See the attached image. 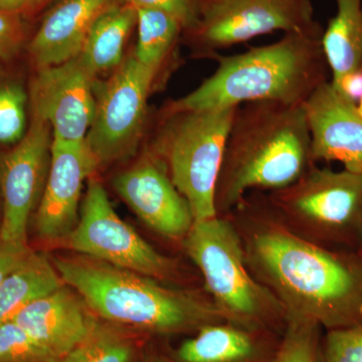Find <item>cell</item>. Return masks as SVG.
<instances>
[{
  "mask_svg": "<svg viewBox=\"0 0 362 362\" xmlns=\"http://www.w3.org/2000/svg\"><path fill=\"white\" fill-rule=\"evenodd\" d=\"M359 252H361V254L362 255V247H361V249L359 250Z\"/></svg>",
  "mask_w": 362,
  "mask_h": 362,
  "instance_id": "37",
  "label": "cell"
},
{
  "mask_svg": "<svg viewBox=\"0 0 362 362\" xmlns=\"http://www.w3.org/2000/svg\"><path fill=\"white\" fill-rule=\"evenodd\" d=\"M58 356L13 320L0 324V362H59Z\"/></svg>",
  "mask_w": 362,
  "mask_h": 362,
  "instance_id": "26",
  "label": "cell"
},
{
  "mask_svg": "<svg viewBox=\"0 0 362 362\" xmlns=\"http://www.w3.org/2000/svg\"><path fill=\"white\" fill-rule=\"evenodd\" d=\"M321 327L310 319L287 315V323L272 362H322Z\"/></svg>",
  "mask_w": 362,
  "mask_h": 362,
  "instance_id": "25",
  "label": "cell"
},
{
  "mask_svg": "<svg viewBox=\"0 0 362 362\" xmlns=\"http://www.w3.org/2000/svg\"><path fill=\"white\" fill-rule=\"evenodd\" d=\"M52 259L66 285L102 320L159 335L197 332L226 322L211 298L173 289L160 281L76 255Z\"/></svg>",
  "mask_w": 362,
  "mask_h": 362,
  "instance_id": "4",
  "label": "cell"
},
{
  "mask_svg": "<svg viewBox=\"0 0 362 362\" xmlns=\"http://www.w3.org/2000/svg\"><path fill=\"white\" fill-rule=\"evenodd\" d=\"M334 89L349 101L358 104L362 98V70L350 71L335 80H330Z\"/></svg>",
  "mask_w": 362,
  "mask_h": 362,
  "instance_id": "31",
  "label": "cell"
},
{
  "mask_svg": "<svg viewBox=\"0 0 362 362\" xmlns=\"http://www.w3.org/2000/svg\"><path fill=\"white\" fill-rule=\"evenodd\" d=\"M244 243L247 267L284 306L326 330L362 323V255L305 239L279 218Z\"/></svg>",
  "mask_w": 362,
  "mask_h": 362,
  "instance_id": "1",
  "label": "cell"
},
{
  "mask_svg": "<svg viewBox=\"0 0 362 362\" xmlns=\"http://www.w3.org/2000/svg\"><path fill=\"white\" fill-rule=\"evenodd\" d=\"M98 169L85 141L52 139V160L44 194L33 223L37 237L47 243L63 242L80 218L86 181Z\"/></svg>",
  "mask_w": 362,
  "mask_h": 362,
  "instance_id": "13",
  "label": "cell"
},
{
  "mask_svg": "<svg viewBox=\"0 0 362 362\" xmlns=\"http://www.w3.org/2000/svg\"><path fill=\"white\" fill-rule=\"evenodd\" d=\"M119 197L151 230L173 240H183L194 223L187 199L175 187L153 153L114 178Z\"/></svg>",
  "mask_w": 362,
  "mask_h": 362,
  "instance_id": "14",
  "label": "cell"
},
{
  "mask_svg": "<svg viewBox=\"0 0 362 362\" xmlns=\"http://www.w3.org/2000/svg\"><path fill=\"white\" fill-rule=\"evenodd\" d=\"M52 130L33 115L25 137L0 156V240L28 245V226L35 216L52 160Z\"/></svg>",
  "mask_w": 362,
  "mask_h": 362,
  "instance_id": "11",
  "label": "cell"
},
{
  "mask_svg": "<svg viewBox=\"0 0 362 362\" xmlns=\"http://www.w3.org/2000/svg\"><path fill=\"white\" fill-rule=\"evenodd\" d=\"M318 28L311 0H199V21L189 32L202 51L216 56L267 33Z\"/></svg>",
  "mask_w": 362,
  "mask_h": 362,
  "instance_id": "10",
  "label": "cell"
},
{
  "mask_svg": "<svg viewBox=\"0 0 362 362\" xmlns=\"http://www.w3.org/2000/svg\"><path fill=\"white\" fill-rule=\"evenodd\" d=\"M0 62V146H14L25 137L30 94L20 78Z\"/></svg>",
  "mask_w": 362,
  "mask_h": 362,
  "instance_id": "24",
  "label": "cell"
},
{
  "mask_svg": "<svg viewBox=\"0 0 362 362\" xmlns=\"http://www.w3.org/2000/svg\"><path fill=\"white\" fill-rule=\"evenodd\" d=\"M65 283L45 252L30 251L0 285V324Z\"/></svg>",
  "mask_w": 362,
  "mask_h": 362,
  "instance_id": "20",
  "label": "cell"
},
{
  "mask_svg": "<svg viewBox=\"0 0 362 362\" xmlns=\"http://www.w3.org/2000/svg\"><path fill=\"white\" fill-rule=\"evenodd\" d=\"M158 74L133 54L106 82L96 86L94 118L85 142L98 168L134 154L144 133L147 103Z\"/></svg>",
  "mask_w": 362,
  "mask_h": 362,
  "instance_id": "8",
  "label": "cell"
},
{
  "mask_svg": "<svg viewBox=\"0 0 362 362\" xmlns=\"http://www.w3.org/2000/svg\"><path fill=\"white\" fill-rule=\"evenodd\" d=\"M25 30L20 13L0 11V62L6 63L20 52Z\"/></svg>",
  "mask_w": 362,
  "mask_h": 362,
  "instance_id": "29",
  "label": "cell"
},
{
  "mask_svg": "<svg viewBox=\"0 0 362 362\" xmlns=\"http://www.w3.org/2000/svg\"><path fill=\"white\" fill-rule=\"evenodd\" d=\"M303 104L247 102L233 115L216 187V216H226L250 190L289 187L313 166Z\"/></svg>",
  "mask_w": 362,
  "mask_h": 362,
  "instance_id": "2",
  "label": "cell"
},
{
  "mask_svg": "<svg viewBox=\"0 0 362 362\" xmlns=\"http://www.w3.org/2000/svg\"><path fill=\"white\" fill-rule=\"evenodd\" d=\"M357 108H358L359 112L362 114V98L361 101L358 102V104H357Z\"/></svg>",
  "mask_w": 362,
  "mask_h": 362,
  "instance_id": "35",
  "label": "cell"
},
{
  "mask_svg": "<svg viewBox=\"0 0 362 362\" xmlns=\"http://www.w3.org/2000/svg\"><path fill=\"white\" fill-rule=\"evenodd\" d=\"M63 244L78 255L160 282L177 274L173 259L156 251L117 214L103 185L93 176L88 181L77 226Z\"/></svg>",
  "mask_w": 362,
  "mask_h": 362,
  "instance_id": "9",
  "label": "cell"
},
{
  "mask_svg": "<svg viewBox=\"0 0 362 362\" xmlns=\"http://www.w3.org/2000/svg\"><path fill=\"white\" fill-rule=\"evenodd\" d=\"M26 0H0V11L20 13L23 11Z\"/></svg>",
  "mask_w": 362,
  "mask_h": 362,
  "instance_id": "32",
  "label": "cell"
},
{
  "mask_svg": "<svg viewBox=\"0 0 362 362\" xmlns=\"http://www.w3.org/2000/svg\"><path fill=\"white\" fill-rule=\"evenodd\" d=\"M313 161L339 162L343 169L362 175V114L343 98L330 80L303 104Z\"/></svg>",
  "mask_w": 362,
  "mask_h": 362,
  "instance_id": "15",
  "label": "cell"
},
{
  "mask_svg": "<svg viewBox=\"0 0 362 362\" xmlns=\"http://www.w3.org/2000/svg\"><path fill=\"white\" fill-rule=\"evenodd\" d=\"M182 242L226 322L283 334L287 312L250 271L244 243L232 221L221 216L194 221Z\"/></svg>",
  "mask_w": 362,
  "mask_h": 362,
  "instance_id": "5",
  "label": "cell"
},
{
  "mask_svg": "<svg viewBox=\"0 0 362 362\" xmlns=\"http://www.w3.org/2000/svg\"><path fill=\"white\" fill-rule=\"evenodd\" d=\"M337 6L321 39L330 80L362 70V0H337Z\"/></svg>",
  "mask_w": 362,
  "mask_h": 362,
  "instance_id": "21",
  "label": "cell"
},
{
  "mask_svg": "<svg viewBox=\"0 0 362 362\" xmlns=\"http://www.w3.org/2000/svg\"><path fill=\"white\" fill-rule=\"evenodd\" d=\"M142 362H173L170 356H163V354H152L145 357Z\"/></svg>",
  "mask_w": 362,
  "mask_h": 362,
  "instance_id": "34",
  "label": "cell"
},
{
  "mask_svg": "<svg viewBox=\"0 0 362 362\" xmlns=\"http://www.w3.org/2000/svg\"><path fill=\"white\" fill-rule=\"evenodd\" d=\"M238 107L164 113L152 153L189 204L194 221L216 216V182Z\"/></svg>",
  "mask_w": 362,
  "mask_h": 362,
  "instance_id": "7",
  "label": "cell"
},
{
  "mask_svg": "<svg viewBox=\"0 0 362 362\" xmlns=\"http://www.w3.org/2000/svg\"><path fill=\"white\" fill-rule=\"evenodd\" d=\"M137 9L138 42L134 57L142 65L160 71L181 30L180 21L156 9Z\"/></svg>",
  "mask_w": 362,
  "mask_h": 362,
  "instance_id": "22",
  "label": "cell"
},
{
  "mask_svg": "<svg viewBox=\"0 0 362 362\" xmlns=\"http://www.w3.org/2000/svg\"><path fill=\"white\" fill-rule=\"evenodd\" d=\"M136 8L156 9L173 16L183 30H192L199 21V0H125Z\"/></svg>",
  "mask_w": 362,
  "mask_h": 362,
  "instance_id": "28",
  "label": "cell"
},
{
  "mask_svg": "<svg viewBox=\"0 0 362 362\" xmlns=\"http://www.w3.org/2000/svg\"><path fill=\"white\" fill-rule=\"evenodd\" d=\"M322 33L321 28L288 33L278 42L242 54H216L218 66L213 75L187 96L171 102L164 113L214 110L254 101L304 104L329 81Z\"/></svg>",
  "mask_w": 362,
  "mask_h": 362,
  "instance_id": "3",
  "label": "cell"
},
{
  "mask_svg": "<svg viewBox=\"0 0 362 362\" xmlns=\"http://www.w3.org/2000/svg\"><path fill=\"white\" fill-rule=\"evenodd\" d=\"M282 335L235 324H209L175 350L173 362H272Z\"/></svg>",
  "mask_w": 362,
  "mask_h": 362,
  "instance_id": "18",
  "label": "cell"
},
{
  "mask_svg": "<svg viewBox=\"0 0 362 362\" xmlns=\"http://www.w3.org/2000/svg\"><path fill=\"white\" fill-rule=\"evenodd\" d=\"M269 202L279 220L305 239L330 249H361L362 175L313 165L272 192Z\"/></svg>",
  "mask_w": 362,
  "mask_h": 362,
  "instance_id": "6",
  "label": "cell"
},
{
  "mask_svg": "<svg viewBox=\"0 0 362 362\" xmlns=\"http://www.w3.org/2000/svg\"><path fill=\"white\" fill-rule=\"evenodd\" d=\"M33 115L51 125L54 139L85 141L96 107V77L80 54L37 69L30 89Z\"/></svg>",
  "mask_w": 362,
  "mask_h": 362,
  "instance_id": "12",
  "label": "cell"
},
{
  "mask_svg": "<svg viewBox=\"0 0 362 362\" xmlns=\"http://www.w3.org/2000/svg\"><path fill=\"white\" fill-rule=\"evenodd\" d=\"M30 251L32 250L28 245L13 244L0 240V285Z\"/></svg>",
  "mask_w": 362,
  "mask_h": 362,
  "instance_id": "30",
  "label": "cell"
},
{
  "mask_svg": "<svg viewBox=\"0 0 362 362\" xmlns=\"http://www.w3.org/2000/svg\"><path fill=\"white\" fill-rule=\"evenodd\" d=\"M97 319L80 294L65 284L28 304L13 320L62 359L87 337Z\"/></svg>",
  "mask_w": 362,
  "mask_h": 362,
  "instance_id": "16",
  "label": "cell"
},
{
  "mask_svg": "<svg viewBox=\"0 0 362 362\" xmlns=\"http://www.w3.org/2000/svg\"><path fill=\"white\" fill-rule=\"evenodd\" d=\"M137 352L136 340L121 326L98 317L87 337L59 362H134Z\"/></svg>",
  "mask_w": 362,
  "mask_h": 362,
  "instance_id": "23",
  "label": "cell"
},
{
  "mask_svg": "<svg viewBox=\"0 0 362 362\" xmlns=\"http://www.w3.org/2000/svg\"><path fill=\"white\" fill-rule=\"evenodd\" d=\"M0 221H1V202H0Z\"/></svg>",
  "mask_w": 362,
  "mask_h": 362,
  "instance_id": "36",
  "label": "cell"
},
{
  "mask_svg": "<svg viewBox=\"0 0 362 362\" xmlns=\"http://www.w3.org/2000/svg\"><path fill=\"white\" fill-rule=\"evenodd\" d=\"M322 362H362V323L327 330L322 342Z\"/></svg>",
  "mask_w": 362,
  "mask_h": 362,
  "instance_id": "27",
  "label": "cell"
},
{
  "mask_svg": "<svg viewBox=\"0 0 362 362\" xmlns=\"http://www.w3.org/2000/svg\"><path fill=\"white\" fill-rule=\"evenodd\" d=\"M137 23V9L128 2H111L93 23L80 56L97 77L122 64L124 47Z\"/></svg>",
  "mask_w": 362,
  "mask_h": 362,
  "instance_id": "19",
  "label": "cell"
},
{
  "mask_svg": "<svg viewBox=\"0 0 362 362\" xmlns=\"http://www.w3.org/2000/svg\"><path fill=\"white\" fill-rule=\"evenodd\" d=\"M112 0H59L28 45L37 69L59 65L82 52L93 23Z\"/></svg>",
  "mask_w": 362,
  "mask_h": 362,
  "instance_id": "17",
  "label": "cell"
},
{
  "mask_svg": "<svg viewBox=\"0 0 362 362\" xmlns=\"http://www.w3.org/2000/svg\"><path fill=\"white\" fill-rule=\"evenodd\" d=\"M49 1L51 0H26L23 11H25L26 13H35V11H40V8H42Z\"/></svg>",
  "mask_w": 362,
  "mask_h": 362,
  "instance_id": "33",
  "label": "cell"
}]
</instances>
